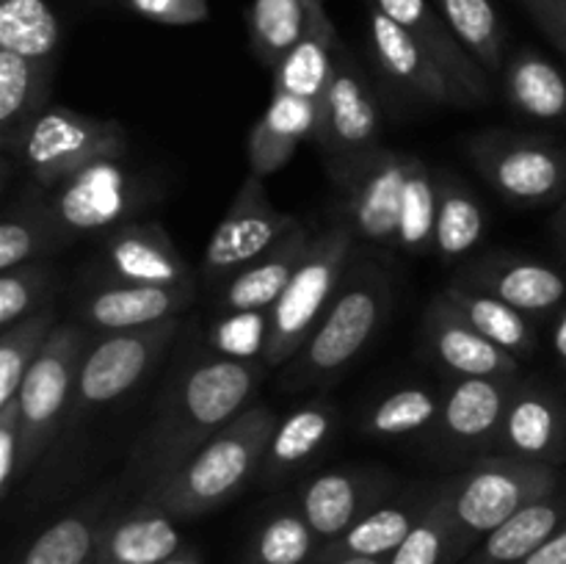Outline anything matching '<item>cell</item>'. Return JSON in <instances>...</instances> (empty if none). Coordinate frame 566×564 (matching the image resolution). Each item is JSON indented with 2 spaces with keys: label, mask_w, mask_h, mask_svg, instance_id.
<instances>
[{
  "label": "cell",
  "mask_w": 566,
  "mask_h": 564,
  "mask_svg": "<svg viewBox=\"0 0 566 564\" xmlns=\"http://www.w3.org/2000/svg\"><path fill=\"white\" fill-rule=\"evenodd\" d=\"M265 370L271 368L263 359L208 357L193 363L133 448V479L149 487L191 457L210 437L227 429L238 415L252 407Z\"/></svg>",
  "instance_id": "6da1fadb"
},
{
  "label": "cell",
  "mask_w": 566,
  "mask_h": 564,
  "mask_svg": "<svg viewBox=\"0 0 566 564\" xmlns=\"http://www.w3.org/2000/svg\"><path fill=\"white\" fill-rule=\"evenodd\" d=\"M343 194V221L365 241L412 254H431L437 171L420 155L374 147L329 166Z\"/></svg>",
  "instance_id": "7a4b0ae2"
},
{
  "label": "cell",
  "mask_w": 566,
  "mask_h": 564,
  "mask_svg": "<svg viewBox=\"0 0 566 564\" xmlns=\"http://www.w3.org/2000/svg\"><path fill=\"white\" fill-rule=\"evenodd\" d=\"M274 426L276 415L271 407L252 404L177 468L144 487L142 498L164 506L175 520L216 512L260 473Z\"/></svg>",
  "instance_id": "3957f363"
},
{
  "label": "cell",
  "mask_w": 566,
  "mask_h": 564,
  "mask_svg": "<svg viewBox=\"0 0 566 564\" xmlns=\"http://www.w3.org/2000/svg\"><path fill=\"white\" fill-rule=\"evenodd\" d=\"M390 310V276L374 260L348 265L340 291L293 359V385H329L368 348Z\"/></svg>",
  "instance_id": "277c9868"
},
{
  "label": "cell",
  "mask_w": 566,
  "mask_h": 564,
  "mask_svg": "<svg viewBox=\"0 0 566 564\" xmlns=\"http://www.w3.org/2000/svg\"><path fill=\"white\" fill-rule=\"evenodd\" d=\"M564 484L562 470L553 464L528 462L506 453H486L462 476L442 481V495L464 558L503 520L536 498L562 490Z\"/></svg>",
  "instance_id": "5b68a950"
},
{
  "label": "cell",
  "mask_w": 566,
  "mask_h": 564,
  "mask_svg": "<svg viewBox=\"0 0 566 564\" xmlns=\"http://www.w3.org/2000/svg\"><path fill=\"white\" fill-rule=\"evenodd\" d=\"M354 252H357V232L346 221H337L329 230L315 236L291 285L271 307V337L263 354V363L269 368H280L287 359H296V354L302 352L329 310L332 299L340 291Z\"/></svg>",
  "instance_id": "8992f818"
},
{
  "label": "cell",
  "mask_w": 566,
  "mask_h": 564,
  "mask_svg": "<svg viewBox=\"0 0 566 564\" xmlns=\"http://www.w3.org/2000/svg\"><path fill=\"white\" fill-rule=\"evenodd\" d=\"M470 164L506 202L523 208L562 202L566 144L539 133L481 130L464 144Z\"/></svg>",
  "instance_id": "52a82bcc"
},
{
  "label": "cell",
  "mask_w": 566,
  "mask_h": 564,
  "mask_svg": "<svg viewBox=\"0 0 566 564\" xmlns=\"http://www.w3.org/2000/svg\"><path fill=\"white\" fill-rule=\"evenodd\" d=\"M88 337H92L88 326L59 324L22 379L20 393H17L22 415V476L48 451L55 429L64 415H70Z\"/></svg>",
  "instance_id": "ba28073f"
},
{
  "label": "cell",
  "mask_w": 566,
  "mask_h": 564,
  "mask_svg": "<svg viewBox=\"0 0 566 564\" xmlns=\"http://www.w3.org/2000/svg\"><path fill=\"white\" fill-rule=\"evenodd\" d=\"M125 125L103 116L50 105L22 142L17 164L28 171L33 186L55 188L99 158H125Z\"/></svg>",
  "instance_id": "9c48e42d"
},
{
  "label": "cell",
  "mask_w": 566,
  "mask_h": 564,
  "mask_svg": "<svg viewBox=\"0 0 566 564\" xmlns=\"http://www.w3.org/2000/svg\"><path fill=\"white\" fill-rule=\"evenodd\" d=\"M180 318H171L147 330L111 332L94 341L77 370L70 418L83 420L94 409L108 407L136 390L169 352L171 341L180 335Z\"/></svg>",
  "instance_id": "30bf717a"
},
{
  "label": "cell",
  "mask_w": 566,
  "mask_h": 564,
  "mask_svg": "<svg viewBox=\"0 0 566 564\" xmlns=\"http://www.w3.org/2000/svg\"><path fill=\"white\" fill-rule=\"evenodd\" d=\"M298 221L291 213L276 208L265 191L263 177L249 171L230 208L213 227L205 247L202 276L208 285L221 288L230 276H235L243 265L271 252L280 241H285Z\"/></svg>",
  "instance_id": "8fae6325"
},
{
  "label": "cell",
  "mask_w": 566,
  "mask_h": 564,
  "mask_svg": "<svg viewBox=\"0 0 566 564\" xmlns=\"http://www.w3.org/2000/svg\"><path fill=\"white\" fill-rule=\"evenodd\" d=\"M136 202V177L125 158H99L66 177L61 186L50 188V205L64 243L105 236L114 227L133 221Z\"/></svg>",
  "instance_id": "7c38bea8"
},
{
  "label": "cell",
  "mask_w": 566,
  "mask_h": 564,
  "mask_svg": "<svg viewBox=\"0 0 566 564\" xmlns=\"http://www.w3.org/2000/svg\"><path fill=\"white\" fill-rule=\"evenodd\" d=\"M381 127L385 119H381L379 97L357 61L343 48L335 75L324 97L318 100V127L313 142L318 144L321 153L329 155L332 166H337L379 147Z\"/></svg>",
  "instance_id": "4fadbf2b"
},
{
  "label": "cell",
  "mask_w": 566,
  "mask_h": 564,
  "mask_svg": "<svg viewBox=\"0 0 566 564\" xmlns=\"http://www.w3.org/2000/svg\"><path fill=\"white\" fill-rule=\"evenodd\" d=\"M97 269L105 282L127 285H188L191 265L160 221H125L99 236Z\"/></svg>",
  "instance_id": "5bb4252c"
},
{
  "label": "cell",
  "mask_w": 566,
  "mask_h": 564,
  "mask_svg": "<svg viewBox=\"0 0 566 564\" xmlns=\"http://www.w3.org/2000/svg\"><path fill=\"white\" fill-rule=\"evenodd\" d=\"M457 285L490 293L531 318H547L564 307L566 276L553 265L514 252H486L453 276Z\"/></svg>",
  "instance_id": "9a60e30c"
},
{
  "label": "cell",
  "mask_w": 566,
  "mask_h": 564,
  "mask_svg": "<svg viewBox=\"0 0 566 564\" xmlns=\"http://www.w3.org/2000/svg\"><path fill=\"white\" fill-rule=\"evenodd\" d=\"M396 490V476L379 468H335L302 484L296 506L321 542L346 534L357 520L374 512Z\"/></svg>",
  "instance_id": "2e32d148"
},
{
  "label": "cell",
  "mask_w": 566,
  "mask_h": 564,
  "mask_svg": "<svg viewBox=\"0 0 566 564\" xmlns=\"http://www.w3.org/2000/svg\"><path fill=\"white\" fill-rule=\"evenodd\" d=\"M492 451L562 468L566 462V401L562 393L520 376Z\"/></svg>",
  "instance_id": "e0dca14e"
},
{
  "label": "cell",
  "mask_w": 566,
  "mask_h": 564,
  "mask_svg": "<svg viewBox=\"0 0 566 564\" xmlns=\"http://www.w3.org/2000/svg\"><path fill=\"white\" fill-rule=\"evenodd\" d=\"M426 352L448 379H517L520 359L486 341L462 313L437 293L423 313Z\"/></svg>",
  "instance_id": "ac0fdd59"
},
{
  "label": "cell",
  "mask_w": 566,
  "mask_h": 564,
  "mask_svg": "<svg viewBox=\"0 0 566 564\" xmlns=\"http://www.w3.org/2000/svg\"><path fill=\"white\" fill-rule=\"evenodd\" d=\"M374 9L390 17L392 22L412 33L426 53L440 64L459 97V108H479L492 97L486 70L473 59L468 48L457 39L446 17L429 0H370Z\"/></svg>",
  "instance_id": "d6986e66"
},
{
  "label": "cell",
  "mask_w": 566,
  "mask_h": 564,
  "mask_svg": "<svg viewBox=\"0 0 566 564\" xmlns=\"http://www.w3.org/2000/svg\"><path fill=\"white\" fill-rule=\"evenodd\" d=\"M197 296V282L188 285H127V282H94L77 304L81 324L92 332L147 330L164 321L180 318Z\"/></svg>",
  "instance_id": "ffe728a7"
},
{
  "label": "cell",
  "mask_w": 566,
  "mask_h": 564,
  "mask_svg": "<svg viewBox=\"0 0 566 564\" xmlns=\"http://www.w3.org/2000/svg\"><path fill=\"white\" fill-rule=\"evenodd\" d=\"M517 379H451L442 393V412L434 431L437 442L453 453L492 451L503 415L514 396Z\"/></svg>",
  "instance_id": "44dd1931"
},
{
  "label": "cell",
  "mask_w": 566,
  "mask_h": 564,
  "mask_svg": "<svg viewBox=\"0 0 566 564\" xmlns=\"http://www.w3.org/2000/svg\"><path fill=\"white\" fill-rule=\"evenodd\" d=\"M368 36L379 70L392 83H398L403 92L426 100V103L459 108L457 92H453L451 81L440 70V64L426 53V48L412 33L403 31L398 22H392L390 17L381 14L374 6L368 11Z\"/></svg>",
  "instance_id": "7402d4cb"
},
{
  "label": "cell",
  "mask_w": 566,
  "mask_h": 564,
  "mask_svg": "<svg viewBox=\"0 0 566 564\" xmlns=\"http://www.w3.org/2000/svg\"><path fill=\"white\" fill-rule=\"evenodd\" d=\"M437 490H440V481L437 484H415L403 490L396 501H385L374 512L365 514L363 520H357L346 534L326 542L313 564H326L335 562V558L352 556L390 558V553L407 540L409 531L418 525L426 509L431 506Z\"/></svg>",
  "instance_id": "603a6c76"
},
{
  "label": "cell",
  "mask_w": 566,
  "mask_h": 564,
  "mask_svg": "<svg viewBox=\"0 0 566 564\" xmlns=\"http://www.w3.org/2000/svg\"><path fill=\"white\" fill-rule=\"evenodd\" d=\"M182 547L180 520L142 498L133 509L105 520L92 564H164Z\"/></svg>",
  "instance_id": "cb8c5ba5"
},
{
  "label": "cell",
  "mask_w": 566,
  "mask_h": 564,
  "mask_svg": "<svg viewBox=\"0 0 566 564\" xmlns=\"http://www.w3.org/2000/svg\"><path fill=\"white\" fill-rule=\"evenodd\" d=\"M55 61L25 59L0 48V149L6 160L20 158L33 122L50 108Z\"/></svg>",
  "instance_id": "d4e9b609"
},
{
  "label": "cell",
  "mask_w": 566,
  "mask_h": 564,
  "mask_svg": "<svg viewBox=\"0 0 566 564\" xmlns=\"http://www.w3.org/2000/svg\"><path fill=\"white\" fill-rule=\"evenodd\" d=\"M315 127H318V103L271 92L269 105L249 130V171L265 180L285 169L298 144L315 138Z\"/></svg>",
  "instance_id": "484cf974"
},
{
  "label": "cell",
  "mask_w": 566,
  "mask_h": 564,
  "mask_svg": "<svg viewBox=\"0 0 566 564\" xmlns=\"http://www.w3.org/2000/svg\"><path fill=\"white\" fill-rule=\"evenodd\" d=\"M315 236H310L302 224L276 243L271 252L260 254L249 265H243L235 276L221 285L219 291V307L221 313L227 310H271L285 288L291 285L293 274L298 271L302 260L307 258L310 247H313Z\"/></svg>",
  "instance_id": "4316f807"
},
{
  "label": "cell",
  "mask_w": 566,
  "mask_h": 564,
  "mask_svg": "<svg viewBox=\"0 0 566 564\" xmlns=\"http://www.w3.org/2000/svg\"><path fill=\"white\" fill-rule=\"evenodd\" d=\"M566 523V484L514 512L462 564H523Z\"/></svg>",
  "instance_id": "83f0119b"
},
{
  "label": "cell",
  "mask_w": 566,
  "mask_h": 564,
  "mask_svg": "<svg viewBox=\"0 0 566 564\" xmlns=\"http://www.w3.org/2000/svg\"><path fill=\"white\" fill-rule=\"evenodd\" d=\"M335 429L337 409L321 398L287 412L285 418L276 420L258 479L265 484H276L285 476L302 470L310 459L318 457V451L332 440Z\"/></svg>",
  "instance_id": "f1b7e54d"
},
{
  "label": "cell",
  "mask_w": 566,
  "mask_h": 564,
  "mask_svg": "<svg viewBox=\"0 0 566 564\" xmlns=\"http://www.w3.org/2000/svg\"><path fill=\"white\" fill-rule=\"evenodd\" d=\"M64 247L48 188H28L6 208L0 221V271L39 263Z\"/></svg>",
  "instance_id": "f546056e"
},
{
  "label": "cell",
  "mask_w": 566,
  "mask_h": 564,
  "mask_svg": "<svg viewBox=\"0 0 566 564\" xmlns=\"http://www.w3.org/2000/svg\"><path fill=\"white\" fill-rule=\"evenodd\" d=\"M486 232V213L479 197L451 169L437 171V216L431 254L440 263L468 258Z\"/></svg>",
  "instance_id": "4dcf8cb0"
},
{
  "label": "cell",
  "mask_w": 566,
  "mask_h": 564,
  "mask_svg": "<svg viewBox=\"0 0 566 564\" xmlns=\"http://www.w3.org/2000/svg\"><path fill=\"white\" fill-rule=\"evenodd\" d=\"M340 50L343 44L337 39L335 25H332L329 14L324 11L315 20V25L310 28L307 36L271 70V75H274L271 92L318 103L324 97L326 86H329L332 75H335Z\"/></svg>",
  "instance_id": "1f68e13d"
},
{
  "label": "cell",
  "mask_w": 566,
  "mask_h": 564,
  "mask_svg": "<svg viewBox=\"0 0 566 564\" xmlns=\"http://www.w3.org/2000/svg\"><path fill=\"white\" fill-rule=\"evenodd\" d=\"M503 94L517 114L539 122L566 119V72L536 50H520L503 64Z\"/></svg>",
  "instance_id": "d6a6232c"
},
{
  "label": "cell",
  "mask_w": 566,
  "mask_h": 564,
  "mask_svg": "<svg viewBox=\"0 0 566 564\" xmlns=\"http://www.w3.org/2000/svg\"><path fill=\"white\" fill-rule=\"evenodd\" d=\"M442 299H446L457 313H462L486 341L501 346L503 352L514 354L520 363H523V359H531L536 354L539 337H536V326L531 315L520 313L517 307L490 296V293L473 291V288L457 285V282L442 288Z\"/></svg>",
  "instance_id": "836d02e7"
},
{
  "label": "cell",
  "mask_w": 566,
  "mask_h": 564,
  "mask_svg": "<svg viewBox=\"0 0 566 564\" xmlns=\"http://www.w3.org/2000/svg\"><path fill=\"white\" fill-rule=\"evenodd\" d=\"M105 509H108V495L103 492L48 525L14 564H92L99 534L108 520Z\"/></svg>",
  "instance_id": "e575fe53"
},
{
  "label": "cell",
  "mask_w": 566,
  "mask_h": 564,
  "mask_svg": "<svg viewBox=\"0 0 566 564\" xmlns=\"http://www.w3.org/2000/svg\"><path fill=\"white\" fill-rule=\"evenodd\" d=\"M324 11V0H254L249 33L260 64L274 70L307 36Z\"/></svg>",
  "instance_id": "d590c367"
},
{
  "label": "cell",
  "mask_w": 566,
  "mask_h": 564,
  "mask_svg": "<svg viewBox=\"0 0 566 564\" xmlns=\"http://www.w3.org/2000/svg\"><path fill=\"white\" fill-rule=\"evenodd\" d=\"M324 542L298 506L271 512L249 542L243 564H313Z\"/></svg>",
  "instance_id": "8d00e7d4"
},
{
  "label": "cell",
  "mask_w": 566,
  "mask_h": 564,
  "mask_svg": "<svg viewBox=\"0 0 566 564\" xmlns=\"http://www.w3.org/2000/svg\"><path fill=\"white\" fill-rule=\"evenodd\" d=\"M440 412L442 393L429 387H398L363 415V431L374 440H398V437L431 431L440 420Z\"/></svg>",
  "instance_id": "74e56055"
},
{
  "label": "cell",
  "mask_w": 566,
  "mask_h": 564,
  "mask_svg": "<svg viewBox=\"0 0 566 564\" xmlns=\"http://www.w3.org/2000/svg\"><path fill=\"white\" fill-rule=\"evenodd\" d=\"M61 28L48 0H0V48L25 59L55 61Z\"/></svg>",
  "instance_id": "f35d334b"
},
{
  "label": "cell",
  "mask_w": 566,
  "mask_h": 564,
  "mask_svg": "<svg viewBox=\"0 0 566 564\" xmlns=\"http://www.w3.org/2000/svg\"><path fill=\"white\" fill-rule=\"evenodd\" d=\"M459 42L492 75L503 72V25L492 0H434Z\"/></svg>",
  "instance_id": "ab89813d"
},
{
  "label": "cell",
  "mask_w": 566,
  "mask_h": 564,
  "mask_svg": "<svg viewBox=\"0 0 566 564\" xmlns=\"http://www.w3.org/2000/svg\"><path fill=\"white\" fill-rule=\"evenodd\" d=\"M55 310L44 307L17 324L6 326L0 335V404L11 401L20 393L22 379L36 363L39 352L55 330Z\"/></svg>",
  "instance_id": "60d3db41"
},
{
  "label": "cell",
  "mask_w": 566,
  "mask_h": 564,
  "mask_svg": "<svg viewBox=\"0 0 566 564\" xmlns=\"http://www.w3.org/2000/svg\"><path fill=\"white\" fill-rule=\"evenodd\" d=\"M464 553L459 547L457 531H453L451 514H448L446 495H442V481L434 501L426 509L407 540L390 553L387 564H462Z\"/></svg>",
  "instance_id": "b9f144b4"
},
{
  "label": "cell",
  "mask_w": 566,
  "mask_h": 564,
  "mask_svg": "<svg viewBox=\"0 0 566 564\" xmlns=\"http://www.w3.org/2000/svg\"><path fill=\"white\" fill-rule=\"evenodd\" d=\"M271 337V310H227L210 326L216 357L263 359Z\"/></svg>",
  "instance_id": "7bdbcfd3"
},
{
  "label": "cell",
  "mask_w": 566,
  "mask_h": 564,
  "mask_svg": "<svg viewBox=\"0 0 566 564\" xmlns=\"http://www.w3.org/2000/svg\"><path fill=\"white\" fill-rule=\"evenodd\" d=\"M53 271L44 263H25L0 271V326H11L48 307Z\"/></svg>",
  "instance_id": "ee69618b"
},
{
  "label": "cell",
  "mask_w": 566,
  "mask_h": 564,
  "mask_svg": "<svg viewBox=\"0 0 566 564\" xmlns=\"http://www.w3.org/2000/svg\"><path fill=\"white\" fill-rule=\"evenodd\" d=\"M22 464V415H20V401L11 398V401L0 404V498L11 495V487L17 479H22L20 473Z\"/></svg>",
  "instance_id": "f6af8a7d"
},
{
  "label": "cell",
  "mask_w": 566,
  "mask_h": 564,
  "mask_svg": "<svg viewBox=\"0 0 566 564\" xmlns=\"http://www.w3.org/2000/svg\"><path fill=\"white\" fill-rule=\"evenodd\" d=\"M133 14L160 25H197L210 14L208 0H125Z\"/></svg>",
  "instance_id": "bcb514c9"
},
{
  "label": "cell",
  "mask_w": 566,
  "mask_h": 564,
  "mask_svg": "<svg viewBox=\"0 0 566 564\" xmlns=\"http://www.w3.org/2000/svg\"><path fill=\"white\" fill-rule=\"evenodd\" d=\"M523 564H566V523Z\"/></svg>",
  "instance_id": "7dc6e473"
},
{
  "label": "cell",
  "mask_w": 566,
  "mask_h": 564,
  "mask_svg": "<svg viewBox=\"0 0 566 564\" xmlns=\"http://www.w3.org/2000/svg\"><path fill=\"white\" fill-rule=\"evenodd\" d=\"M542 31L562 48V53H566V0H562V6L542 22Z\"/></svg>",
  "instance_id": "c3c4849f"
},
{
  "label": "cell",
  "mask_w": 566,
  "mask_h": 564,
  "mask_svg": "<svg viewBox=\"0 0 566 564\" xmlns=\"http://www.w3.org/2000/svg\"><path fill=\"white\" fill-rule=\"evenodd\" d=\"M553 236H556L558 249H562V254L566 258V191H564L562 202H558L556 216H553Z\"/></svg>",
  "instance_id": "681fc988"
},
{
  "label": "cell",
  "mask_w": 566,
  "mask_h": 564,
  "mask_svg": "<svg viewBox=\"0 0 566 564\" xmlns=\"http://www.w3.org/2000/svg\"><path fill=\"white\" fill-rule=\"evenodd\" d=\"M525 3H528V9H531V14H534V20L539 22H545L547 17L553 14V11L558 9V6H562V0H525Z\"/></svg>",
  "instance_id": "f907efd6"
},
{
  "label": "cell",
  "mask_w": 566,
  "mask_h": 564,
  "mask_svg": "<svg viewBox=\"0 0 566 564\" xmlns=\"http://www.w3.org/2000/svg\"><path fill=\"white\" fill-rule=\"evenodd\" d=\"M553 343H556V352L558 357L566 363V304L562 307V315H558V324H556V337H553Z\"/></svg>",
  "instance_id": "816d5d0a"
},
{
  "label": "cell",
  "mask_w": 566,
  "mask_h": 564,
  "mask_svg": "<svg viewBox=\"0 0 566 564\" xmlns=\"http://www.w3.org/2000/svg\"><path fill=\"white\" fill-rule=\"evenodd\" d=\"M164 564H202V556H199L197 551H193V547H182V551H177L175 556L171 558H166Z\"/></svg>",
  "instance_id": "f5cc1de1"
},
{
  "label": "cell",
  "mask_w": 566,
  "mask_h": 564,
  "mask_svg": "<svg viewBox=\"0 0 566 564\" xmlns=\"http://www.w3.org/2000/svg\"><path fill=\"white\" fill-rule=\"evenodd\" d=\"M326 564H387V558H365V556H352V558H335V562Z\"/></svg>",
  "instance_id": "db71d44e"
},
{
  "label": "cell",
  "mask_w": 566,
  "mask_h": 564,
  "mask_svg": "<svg viewBox=\"0 0 566 564\" xmlns=\"http://www.w3.org/2000/svg\"><path fill=\"white\" fill-rule=\"evenodd\" d=\"M564 55H566V53H564Z\"/></svg>",
  "instance_id": "11a10c76"
}]
</instances>
